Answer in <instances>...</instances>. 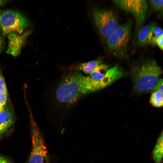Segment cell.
<instances>
[{
    "mask_svg": "<svg viewBox=\"0 0 163 163\" xmlns=\"http://www.w3.org/2000/svg\"><path fill=\"white\" fill-rule=\"evenodd\" d=\"M91 77L78 72L69 73L62 77L55 93L57 104L68 108L73 105L82 96L92 93Z\"/></svg>",
    "mask_w": 163,
    "mask_h": 163,
    "instance_id": "cell-1",
    "label": "cell"
},
{
    "mask_svg": "<svg viewBox=\"0 0 163 163\" xmlns=\"http://www.w3.org/2000/svg\"><path fill=\"white\" fill-rule=\"evenodd\" d=\"M163 73V70L154 59L133 65L131 74L134 91L138 93L152 92Z\"/></svg>",
    "mask_w": 163,
    "mask_h": 163,
    "instance_id": "cell-2",
    "label": "cell"
},
{
    "mask_svg": "<svg viewBox=\"0 0 163 163\" xmlns=\"http://www.w3.org/2000/svg\"><path fill=\"white\" fill-rule=\"evenodd\" d=\"M132 28L130 21L119 25L105 40L108 50L115 57L123 59L126 56L131 37Z\"/></svg>",
    "mask_w": 163,
    "mask_h": 163,
    "instance_id": "cell-3",
    "label": "cell"
},
{
    "mask_svg": "<svg viewBox=\"0 0 163 163\" xmlns=\"http://www.w3.org/2000/svg\"><path fill=\"white\" fill-rule=\"evenodd\" d=\"M32 147L27 163H51V157L43 134L29 110Z\"/></svg>",
    "mask_w": 163,
    "mask_h": 163,
    "instance_id": "cell-4",
    "label": "cell"
},
{
    "mask_svg": "<svg viewBox=\"0 0 163 163\" xmlns=\"http://www.w3.org/2000/svg\"><path fill=\"white\" fill-rule=\"evenodd\" d=\"M92 14L100 37L105 41L119 25L117 15L112 9L99 7L93 9Z\"/></svg>",
    "mask_w": 163,
    "mask_h": 163,
    "instance_id": "cell-5",
    "label": "cell"
},
{
    "mask_svg": "<svg viewBox=\"0 0 163 163\" xmlns=\"http://www.w3.org/2000/svg\"><path fill=\"white\" fill-rule=\"evenodd\" d=\"M28 25L27 19L19 12L0 10V30L4 36L11 32L22 33Z\"/></svg>",
    "mask_w": 163,
    "mask_h": 163,
    "instance_id": "cell-6",
    "label": "cell"
},
{
    "mask_svg": "<svg viewBox=\"0 0 163 163\" xmlns=\"http://www.w3.org/2000/svg\"><path fill=\"white\" fill-rule=\"evenodd\" d=\"M113 2L118 8L132 15L135 20L136 38L145 22L148 7L145 0H115Z\"/></svg>",
    "mask_w": 163,
    "mask_h": 163,
    "instance_id": "cell-7",
    "label": "cell"
},
{
    "mask_svg": "<svg viewBox=\"0 0 163 163\" xmlns=\"http://www.w3.org/2000/svg\"><path fill=\"white\" fill-rule=\"evenodd\" d=\"M32 31L27 30L22 33L11 32L7 36L8 39V44L6 52L15 57L20 53L27 39L32 33Z\"/></svg>",
    "mask_w": 163,
    "mask_h": 163,
    "instance_id": "cell-8",
    "label": "cell"
},
{
    "mask_svg": "<svg viewBox=\"0 0 163 163\" xmlns=\"http://www.w3.org/2000/svg\"><path fill=\"white\" fill-rule=\"evenodd\" d=\"M123 70L118 66L116 65L109 69L104 77L101 80H96L98 90L102 89L123 76Z\"/></svg>",
    "mask_w": 163,
    "mask_h": 163,
    "instance_id": "cell-9",
    "label": "cell"
},
{
    "mask_svg": "<svg viewBox=\"0 0 163 163\" xmlns=\"http://www.w3.org/2000/svg\"><path fill=\"white\" fill-rule=\"evenodd\" d=\"M14 120V115L12 110L6 105L0 111V134L11 127Z\"/></svg>",
    "mask_w": 163,
    "mask_h": 163,
    "instance_id": "cell-10",
    "label": "cell"
},
{
    "mask_svg": "<svg viewBox=\"0 0 163 163\" xmlns=\"http://www.w3.org/2000/svg\"><path fill=\"white\" fill-rule=\"evenodd\" d=\"M156 25L152 23L142 26L137 34L138 44L140 46H144L150 44L152 32Z\"/></svg>",
    "mask_w": 163,
    "mask_h": 163,
    "instance_id": "cell-11",
    "label": "cell"
},
{
    "mask_svg": "<svg viewBox=\"0 0 163 163\" xmlns=\"http://www.w3.org/2000/svg\"><path fill=\"white\" fill-rule=\"evenodd\" d=\"M163 155V130L153 149L152 156L155 163H161Z\"/></svg>",
    "mask_w": 163,
    "mask_h": 163,
    "instance_id": "cell-12",
    "label": "cell"
},
{
    "mask_svg": "<svg viewBox=\"0 0 163 163\" xmlns=\"http://www.w3.org/2000/svg\"><path fill=\"white\" fill-rule=\"evenodd\" d=\"M102 60L97 59L79 64L77 68L86 74H90L97 66L102 64Z\"/></svg>",
    "mask_w": 163,
    "mask_h": 163,
    "instance_id": "cell-13",
    "label": "cell"
},
{
    "mask_svg": "<svg viewBox=\"0 0 163 163\" xmlns=\"http://www.w3.org/2000/svg\"><path fill=\"white\" fill-rule=\"evenodd\" d=\"M109 69L108 65L101 64L96 67L90 74L91 77L94 80H100L105 76Z\"/></svg>",
    "mask_w": 163,
    "mask_h": 163,
    "instance_id": "cell-14",
    "label": "cell"
},
{
    "mask_svg": "<svg viewBox=\"0 0 163 163\" xmlns=\"http://www.w3.org/2000/svg\"><path fill=\"white\" fill-rule=\"evenodd\" d=\"M150 103L155 107H163V94L158 91H152L150 97Z\"/></svg>",
    "mask_w": 163,
    "mask_h": 163,
    "instance_id": "cell-15",
    "label": "cell"
},
{
    "mask_svg": "<svg viewBox=\"0 0 163 163\" xmlns=\"http://www.w3.org/2000/svg\"><path fill=\"white\" fill-rule=\"evenodd\" d=\"M163 35V30L160 27L156 26L153 30L150 44L152 46L156 45L157 40Z\"/></svg>",
    "mask_w": 163,
    "mask_h": 163,
    "instance_id": "cell-16",
    "label": "cell"
},
{
    "mask_svg": "<svg viewBox=\"0 0 163 163\" xmlns=\"http://www.w3.org/2000/svg\"><path fill=\"white\" fill-rule=\"evenodd\" d=\"M150 2L152 7L154 10H163V0H150Z\"/></svg>",
    "mask_w": 163,
    "mask_h": 163,
    "instance_id": "cell-17",
    "label": "cell"
},
{
    "mask_svg": "<svg viewBox=\"0 0 163 163\" xmlns=\"http://www.w3.org/2000/svg\"><path fill=\"white\" fill-rule=\"evenodd\" d=\"M7 98V91L0 92V111L6 105Z\"/></svg>",
    "mask_w": 163,
    "mask_h": 163,
    "instance_id": "cell-18",
    "label": "cell"
},
{
    "mask_svg": "<svg viewBox=\"0 0 163 163\" xmlns=\"http://www.w3.org/2000/svg\"><path fill=\"white\" fill-rule=\"evenodd\" d=\"M7 91L5 80L2 72L0 71V92Z\"/></svg>",
    "mask_w": 163,
    "mask_h": 163,
    "instance_id": "cell-19",
    "label": "cell"
},
{
    "mask_svg": "<svg viewBox=\"0 0 163 163\" xmlns=\"http://www.w3.org/2000/svg\"><path fill=\"white\" fill-rule=\"evenodd\" d=\"M158 91L163 94V79H159L152 92Z\"/></svg>",
    "mask_w": 163,
    "mask_h": 163,
    "instance_id": "cell-20",
    "label": "cell"
},
{
    "mask_svg": "<svg viewBox=\"0 0 163 163\" xmlns=\"http://www.w3.org/2000/svg\"><path fill=\"white\" fill-rule=\"evenodd\" d=\"M4 36L0 30V53L3 50L5 46Z\"/></svg>",
    "mask_w": 163,
    "mask_h": 163,
    "instance_id": "cell-21",
    "label": "cell"
},
{
    "mask_svg": "<svg viewBox=\"0 0 163 163\" xmlns=\"http://www.w3.org/2000/svg\"><path fill=\"white\" fill-rule=\"evenodd\" d=\"M156 45L163 50V35L157 40Z\"/></svg>",
    "mask_w": 163,
    "mask_h": 163,
    "instance_id": "cell-22",
    "label": "cell"
},
{
    "mask_svg": "<svg viewBox=\"0 0 163 163\" xmlns=\"http://www.w3.org/2000/svg\"><path fill=\"white\" fill-rule=\"evenodd\" d=\"M0 163H11L5 157L0 155Z\"/></svg>",
    "mask_w": 163,
    "mask_h": 163,
    "instance_id": "cell-23",
    "label": "cell"
},
{
    "mask_svg": "<svg viewBox=\"0 0 163 163\" xmlns=\"http://www.w3.org/2000/svg\"><path fill=\"white\" fill-rule=\"evenodd\" d=\"M8 1L7 0H0V7L5 5Z\"/></svg>",
    "mask_w": 163,
    "mask_h": 163,
    "instance_id": "cell-24",
    "label": "cell"
},
{
    "mask_svg": "<svg viewBox=\"0 0 163 163\" xmlns=\"http://www.w3.org/2000/svg\"><path fill=\"white\" fill-rule=\"evenodd\" d=\"M162 160H163V157H162Z\"/></svg>",
    "mask_w": 163,
    "mask_h": 163,
    "instance_id": "cell-25",
    "label": "cell"
}]
</instances>
